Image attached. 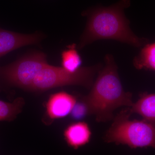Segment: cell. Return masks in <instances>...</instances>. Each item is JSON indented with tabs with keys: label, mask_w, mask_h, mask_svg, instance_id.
<instances>
[{
	"label": "cell",
	"mask_w": 155,
	"mask_h": 155,
	"mask_svg": "<svg viewBox=\"0 0 155 155\" xmlns=\"http://www.w3.org/2000/svg\"><path fill=\"white\" fill-rule=\"evenodd\" d=\"M134 66L137 69L155 72V42L147 43L133 59Z\"/></svg>",
	"instance_id": "obj_10"
},
{
	"label": "cell",
	"mask_w": 155,
	"mask_h": 155,
	"mask_svg": "<svg viewBox=\"0 0 155 155\" xmlns=\"http://www.w3.org/2000/svg\"><path fill=\"white\" fill-rule=\"evenodd\" d=\"M105 65L98 72L96 80L83 101L89 115L95 116L98 122H109L114 118V111L120 107L133 105L132 94L124 90L114 56L107 54Z\"/></svg>",
	"instance_id": "obj_2"
},
{
	"label": "cell",
	"mask_w": 155,
	"mask_h": 155,
	"mask_svg": "<svg viewBox=\"0 0 155 155\" xmlns=\"http://www.w3.org/2000/svg\"><path fill=\"white\" fill-rule=\"evenodd\" d=\"M76 103L75 97L65 92L52 94L46 104V111L44 119L45 123H51L55 119L68 116Z\"/></svg>",
	"instance_id": "obj_6"
},
{
	"label": "cell",
	"mask_w": 155,
	"mask_h": 155,
	"mask_svg": "<svg viewBox=\"0 0 155 155\" xmlns=\"http://www.w3.org/2000/svg\"><path fill=\"white\" fill-rule=\"evenodd\" d=\"M64 135L68 145L74 149H77L88 143L91 132L86 123L79 122L69 125L64 130Z\"/></svg>",
	"instance_id": "obj_8"
},
{
	"label": "cell",
	"mask_w": 155,
	"mask_h": 155,
	"mask_svg": "<svg viewBox=\"0 0 155 155\" xmlns=\"http://www.w3.org/2000/svg\"><path fill=\"white\" fill-rule=\"evenodd\" d=\"M41 33L23 34L0 28V58L22 47L36 45L41 41Z\"/></svg>",
	"instance_id": "obj_7"
},
{
	"label": "cell",
	"mask_w": 155,
	"mask_h": 155,
	"mask_svg": "<svg viewBox=\"0 0 155 155\" xmlns=\"http://www.w3.org/2000/svg\"><path fill=\"white\" fill-rule=\"evenodd\" d=\"M129 109L131 114H139L143 119L155 121V94H143Z\"/></svg>",
	"instance_id": "obj_9"
},
{
	"label": "cell",
	"mask_w": 155,
	"mask_h": 155,
	"mask_svg": "<svg viewBox=\"0 0 155 155\" xmlns=\"http://www.w3.org/2000/svg\"><path fill=\"white\" fill-rule=\"evenodd\" d=\"M77 49V45L72 44L61 53L62 67L69 72H76L81 67L82 59Z\"/></svg>",
	"instance_id": "obj_11"
},
{
	"label": "cell",
	"mask_w": 155,
	"mask_h": 155,
	"mask_svg": "<svg viewBox=\"0 0 155 155\" xmlns=\"http://www.w3.org/2000/svg\"><path fill=\"white\" fill-rule=\"evenodd\" d=\"M130 0H120L109 7H98L84 11L87 17L86 27L81 36L77 49L99 40H114L136 48L142 47L148 39L136 35L130 27V22L124 14Z\"/></svg>",
	"instance_id": "obj_1"
},
{
	"label": "cell",
	"mask_w": 155,
	"mask_h": 155,
	"mask_svg": "<svg viewBox=\"0 0 155 155\" xmlns=\"http://www.w3.org/2000/svg\"><path fill=\"white\" fill-rule=\"evenodd\" d=\"M48 64L44 53L33 51L0 67V79L11 86L28 90L34 79Z\"/></svg>",
	"instance_id": "obj_5"
},
{
	"label": "cell",
	"mask_w": 155,
	"mask_h": 155,
	"mask_svg": "<svg viewBox=\"0 0 155 155\" xmlns=\"http://www.w3.org/2000/svg\"><path fill=\"white\" fill-rule=\"evenodd\" d=\"M101 68V64H96L81 67L76 72H71L62 67L48 64L34 79L28 90L42 91L67 85L91 87L95 75Z\"/></svg>",
	"instance_id": "obj_4"
},
{
	"label": "cell",
	"mask_w": 155,
	"mask_h": 155,
	"mask_svg": "<svg viewBox=\"0 0 155 155\" xmlns=\"http://www.w3.org/2000/svg\"><path fill=\"white\" fill-rule=\"evenodd\" d=\"M24 105L25 101L22 97L17 98L12 103L0 100V121H13L22 112Z\"/></svg>",
	"instance_id": "obj_12"
},
{
	"label": "cell",
	"mask_w": 155,
	"mask_h": 155,
	"mask_svg": "<svg viewBox=\"0 0 155 155\" xmlns=\"http://www.w3.org/2000/svg\"><path fill=\"white\" fill-rule=\"evenodd\" d=\"M70 114L73 119L78 120L82 119L88 114V110L83 101L81 103H76Z\"/></svg>",
	"instance_id": "obj_13"
},
{
	"label": "cell",
	"mask_w": 155,
	"mask_h": 155,
	"mask_svg": "<svg viewBox=\"0 0 155 155\" xmlns=\"http://www.w3.org/2000/svg\"><path fill=\"white\" fill-rule=\"evenodd\" d=\"M129 107L122 110L113 119L104 140L107 143L126 145L131 148H155V121L129 119Z\"/></svg>",
	"instance_id": "obj_3"
}]
</instances>
